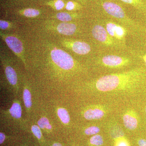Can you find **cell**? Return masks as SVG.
<instances>
[{
	"mask_svg": "<svg viewBox=\"0 0 146 146\" xmlns=\"http://www.w3.org/2000/svg\"><path fill=\"white\" fill-rule=\"evenodd\" d=\"M64 5H65L64 3L63 2V1H61V0H58L55 3V7L56 9L58 10H60L63 9Z\"/></svg>",
	"mask_w": 146,
	"mask_h": 146,
	"instance_id": "603a6c76",
	"label": "cell"
},
{
	"mask_svg": "<svg viewBox=\"0 0 146 146\" xmlns=\"http://www.w3.org/2000/svg\"><path fill=\"white\" fill-rule=\"evenodd\" d=\"M51 56L53 61L63 70H71L74 66V58L70 55L63 50L58 49L52 50Z\"/></svg>",
	"mask_w": 146,
	"mask_h": 146,
	"instance_id": "7a4b0ae2",
	"label": "cell"
},
{
	"mask_svg": "<svg viewBox=\"0 0 146 146\" xmlns=\"http://www.w3.org/2000/svg\"><path fill=\"white\" fill-rule=\"evenodd\" d=\"M105 114L104 110L99 106L86 110L84 113V117L87 120H98L103 117Z\"/></svg>",
	"mask_w": 146,
	"mask_h": 146,
	"instance_id": "30bf717a",
	"label": "cell"
},
{
	"mask_svg": "<svg viewBox=\"0 0 146 146\" xmlns=\"http://www.w3.org/2000/svg\"><path fill=\"white\" fill-rule=\"evenodd\" d=\"M116 146H129V145L126 141L121 140L117 141Z\"/></svg>",
	"mask_w": 146,
	"mask_h": 146,
	"instance_id": "484cf974",
	"label": "cell"
},
{
	"mask_svg": "<svg viewBox=\"0 0 146 146\" xmlns=\"http://www.w3.org/2000/svg\"><path fill=\"white\" fill-rule=\"evenodd\" d=\"M24 16L29 18H32L38 16L39 14V11L34 9H27L24 11Z\"/></svg>",
	"mask_w": 146,
	"mask_h": 146,
	"instance_id": "ffe728a7",
	"label": "cell"
},
{
	"mask_svg": "<svg viewBox=\"0 0 146 146\" xmlns=\"http://www.w3.org/2000/svg\"><path fill=\"white\" fill-rule=\"evenodd\" d=\"M92 33L94 38L103 44L112 46L115 44V40L107 32L106 29L100 25H96L92 29Z\"/></svg>",
	"mask_w": 146,
	"mask_h": 146,
	"instance_id": "3957f363",
	"label": "cell"
},
{
	"mask_svg": "<svg viewBox=\"0 0 146 146\" xmlns=\"http://www.w3.org/2000/svg\"><path fill=\"white\" fill-rule=\"evenodd\" d=\"M4 39L7 44L17 55H20L23 51V43L20 39L15 36H5Z\"/></svg>",
	"mask_w": 146,
	"mask_h": 146,
	"instance_id": "52a82bcc",
	"label": "cell"
},
{
	"mask_svg": "<svg viewBox=\"0 0 146 146\" xmlns=\"http://www.w3.org/2000/svg\"><path fill=\"white\" fill-rule=\"evenodd\" d=\"M57 30L60 34L65 35H72L76 32L77 27L74 24L62 23L58 25Z\"/></svg>",
	"mask_w": 146,
	"mask_h": 146,
	"instance_id": "8fae6325",
	"label": "cell"
},
{
	"mask_svg": "<svg viewBox=\"0 0 146 146\" xmlns=\"http://www.w3.org/2000/svg\"><path fill=\"white\" fill-rule=\"evenodd\" d=\"M91 145L95 146H101L104 144V139L102 136L99 134H96L91 137L90 139Z\"/></svg>",
	"mask_w": 146,
	"mask_h": 146,
	"instance_id": "e0dca14e",
	"label": "cell"
},
{
	"mask_svg": "<svg viewBox=\"0 0 146 146\" xmlns=\"http://www.w3.org/2000/svg\"><path fill=\"white\" fill-rule=\"evenodd\" d=\"M143 74L142 70L135 69L103 76L96 81L95 87L97 90L102 92L121 90L138 84L142 80Z\"/></svg>",
	"mask_w": 146,
	"mask_h": 146,
	"instance_id": "6da1fadb",
	"label": "cell"
},
{
	"mask_svg": "<svg viewBox=\"0 0 146 146\" xmlns=\"http://www.w3.org/2000/svg\"><path fill=\"white\" fill-rule=\"evenodd\" d=\"M102 6L106 12L110 16L117 19L123 20L126 18L125 12L122 8L117 4L110 1L103 3Z\"/></svg>",
	"mask_w": 146,
	"mask_h": 146,
	"instance_id": "5b68a950",
	"label": "cell"
},
{
	"mask_svg": "<svg viewBox=\"0 0 146 146\" xmlns=\"http://www.w3.org/2000/svg\"><path fill=\"white\" fill-rule=\"evenodd\" d=\"M145 111H146V109H145Z\"/></svg>",
	"mask_w": 146,
	"mask_h": 146,
	"instance_id": "f546056e",
	"label": "cell"
},
{
	"mask_svg": "<svg viewBox=\"0 0 146 146\" xmlns=\"http://www.w3.org/2000/svg\"><path fill=\"white\" fill-rule=\"evenodd\" d=\"M6 76L9 83L13 86H16L18 82V77L16 71L10 65L5 68Z\"/></svg>",
	"mask_w": 146,
	"mask_h": 146,
	"instance_id": "7c38bea8",
	"label": "cell"
},
{
	"mask_svg": "<svg viewBox=\"0 0 146 146\" xmlns=\"http://www.w3.org/2000/svg\"><path fill=\"white\" fill-rule=\"evenodd\" d=\"M57 114L62 122L64 124H68L70 122V117L69 113L64 108H59L58 109Z\"/></svg>",
	"mask_w": 146,
	"mask_h": 146,
	"instance_id": "5bb4252c",
	"label": "cell"
},
{
	"mask_svg": "<svg viewBox=\"0 0 146 146\" xmlns=\"http://www.w3.org/2000/svg\"><path fill=\"white\" fill-rule=\"evenodd\" d=\"M143 59L146 65V54L144 55L143 56Z\"/></svg>",
	"mask_w": 146,
	"mask_h": 146,
	"instance_id": "f1b7e54d",
	"label": "cell"
},
{
	"mask_svg": "<svg viewBox=\"0 0 146 146\" xmlns=\"http://www.w3.org/2000/svg\"><path fill=\"white\" fill-rule=\"evenodd\" d=\"M56 18L63 22H67L72 21L73 17L72 15L66 12H60L56 14Z\"/></svg>",
	"mask_w": 146,
	"mask_h": 146,
	"instance_id": "d6986e66",
	"label": "cell"
},
{
	"mask_svg": "<svg viewBox=\"0 0 146 146\" xmlns=\"http://www.w3.org/2000/svg\"><path fill=\"white\" fill-rule=\"evenodd\" d=\"M52 146H62L59 143H55L53 144Z\"/></svg>",
	"mask_w": 146,
	"mask_h": 146,
	"instance_id": "83f0119b",
	"label": "cell"
},
{
	"mask_svg": "<svg viewBox=\"0 0 146 146\" xmlns=\"http://www.w3.org/2000/svg\"><path fill=\"white\" fill-rule=\"evenodd\" d=\"M100 129L98 127L92 126L87 128L84 131V133L87 135H95L99 133Z\"/></svg>",
	"mask_w": 146,
	"mask_h": 146,
	"instance_id": "44dd1931",
	"label": "cell"
},
{
	"mask_svg": "<svg viewBox=\"0 0 146 146\" xmlns=\"http://www.w3.org/2000/svg\"><path fill=\"white\" fill-rule=\"evenodd\" d=\"M23 97L24 104L26 107L28 108H30L31 107L32 103L31 94L29 89H24Z\"/></svg>",
	"mask_w": 146,
	"mask_h": 146,
	"instance_id": "2e32d148",
	"label": "cell"
},
{
	"mask_svg": "<svg viewBox=\"0 0 146 146\" xmlns=\"http://www.w3.org/2000/svg\"><path fill=\"white\" fill-rule=\"evenodd\" d=\"M9 25V24L8 22L2 20L0 21V28L1 29L4 30L8 28Z\"/></svg>",
	"mask_w": 146,
	"mask_h": 146,
	"instance_id": "cb8c5ba5",
	"label": "cell"
},
{
	"mask_svg": "<svg viewBox=\"0 0 146 146\" xmlns=\"http://www.w3.org/2000/svg\"><path fill=\"white\" fill-rule=\"evenodd\" d=\"M106 30L108 34L114 40L122 41L125 38L126 31L121 26L112 22L107 23Z\"/></svg>",
	"mask_w": 146,
	"mask_h": 146,
	"instance_id": "8992f818",
	"label": "cell"
},
{
	"mask_svg": "<svg viewBox=\"0 0 146 146\" xmlns=\"http://www.w3.org/2000/svg\"><path fill=\"white\" fill-rule=\"evenodd\" d=\"M123 2L132 5L136 8L144 9L146 8V5L142 0H120Z\"/></svg>",
	"mask_w": 146,
	"mask_h": 146,
	"instance_id": "9a60e30c",
	"label": "cell"
},
{
	"mask_svg": "<svg viewBox=\"0 0 146 146\" xmlns=\"http://www.w3.org/2000/svg\"><path fill=\"white\" fill-rule=\"evenodd\" d=\"M69 45L73 51L78 54H87L91 50L90 45L85 42L72 41L69 43Z\"/></svg>",
	"mask_w": 146,
	"mask_h": 146,
	"instance_id": "9c48e42d",
	"label": "cell"
},
{
	"mask_svg": "<svg viewBox=\"0 0 146 146\" xmlns=\"http://www.w3.org/2000/svg\"><path fill=\"white\" fill-rule=\"evenodd\" d=\"M9 112L13 118L17 119L21 118L22 113L21 105L18 102L14 103L9 109Z\"/></svg>",
	"mask_w": 146,
	"mask_h": 146,
	"instance_id": "4fadbf2b",
	"label": "cell"
},
{
	"mask_svg": "<svg viewBox=\"0 0 146 146\" xmlns=\"http://www.w3.org/2000/svg\"><path fill=\"white\" fill-rule=\"evenodd\" d=\"M5 139V135L4 133L1 132L0 133V144H2L4 142Z\"/></svg>",
	"mask_w": 146,
	"mask_h": 146,
	"instance_id": "4316f807",
	"label": "cell"
},
{
	"mask_svg": "<svg viewBox=\"0 0 146 146\" xmlns=\"http://www.w3.org/2000/svg\"><path fill=\"white\" fill-rule=\"evenodd\" d=\"M102 63L107 68H121L128 65L130 60L127 58L121 57L115 55H108L102 58Z\"/></svg>",
	"mask_w": 146,
	"mask_h": 146,
	"instance_id": "277c9868",
	"label": "cell"
},
{
	"mask_svg": "<svg viewBox=\"0 0 146 146\" xmlns=\"http://www.w3.org/2000/svg\"><path fill=\"white\" fill-rule=\"evenodd\" d=\"M75 5L73 2L69 1L67 3L66 9L68 10H72L74 9Z\"/></svg>",
	"mask_w": 146,
	"mask_h": 146,
	"instance_id": "d4e9b609",
	"label": "cell"
},
{
	"mask_svg": "<svg viewBox=\"0 0 146 146\" xmlns=\"http://www.w3.org/2000/svg\"><path fill=\"white\" fill-rule=\"evenodd\" d=\"M123 122L125 126L129 130L136 129L138 125V120L136 113L133 111L126 112L123 116Z\"/></svg>",
	"mask_w": 146,
	"mask_h": 146,
	"instance_id": "ba28073f",
	"label": "cell"
},
{
	"mask_svg": "<svg viewBox=\"0 0 146 146\" xmlns=\"http://www.w3.org/2000/svg\"><path fill=\"white\" fill-rule=\"evenodd\" d=\"M31 130L35 136L38 139H41L42 136V132H41L40 128L39 126L36 125H33L32 126Z\"/></svg>",
	"mask_w": 146,
	"mask_h": 146,
	"instance_id": "7402d4cb",
	"label": "cell"
},
{
	"mask_svg": "<svg viewBox=\"0 0 146 146\" xmlns=\"http://www.w3.org/2000/svg\"><path fill=\"white\" fill-rule=\"evenodd\" d=\"M37 124L39 127L42 129H51L52 126L46 117H44L41 118L37 122Z\"/></svg>",
	"mask_w": 146,
	"mask_h": 146,
	"instance_id": "ac0fdd59",
	"label": "cell"
}]
</instances>
